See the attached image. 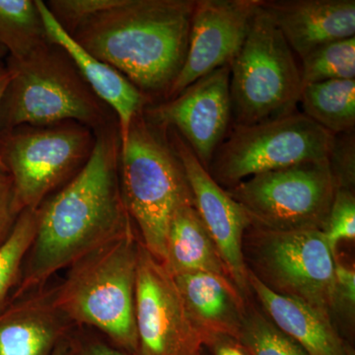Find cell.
<instances>
[{"mask_svg":"<svg viewBox=\"0 0 355 355\" xmlns=\"http://www.w3.org/2000/svg\"><path fill=\"white\" fill-rule=\"evenodd\" d=\"M58 355H132L113 345L99 331L74 326L60 345Z\"/></svg>","mask_w":355,"mask_h":355,"instance_id":"obj_28","label":"cell"},{"mask_svg":"<svg viewBox=\"0 0 355 355\" xmlns=\"http://www.w3.org/2000/svg\"><path fill=\"white\" fill-rule=\"evenodd\" d=\"M205 347L211 355H249L235 338L228 336H210L205 340Z\"/></svg>","mask_w":355,"mask_h":355,"instance_id":"obj_32","label":"cell"},{"mask_svg":"<svg viewBox=\"0 0 355 355\" xmlns=\"http://www.w3.org/2000/svg\"><path fill=\"white\" fill-rule=\"evenodd\" d=\"M195 4L196 0H120L71 37L120 71L151 104L157 98L165 101L186 60Z\"/></svg>","mask_w":355,"mask_h":355,"instance_id":"obj_2","label":"cell"},{"mask_svg":"<svg viewBox=\"0 0 355 355\" xmlns=\"http://www.w3.org/2000/svg\"><path fill=\"white\" fill-rule=\"evenodd\" d=\"M36 228L37 209L23 210L8 239L0 246V306L17 286L23 261Z\"/></svg>","mask_w":355,"mask_h":355,"instance_id":"obj_25","label":"cell"},{"mask_svg":"<svg viewBox=\"0 0 355 355\" xmlns=\"http://www.w3.org/2000/svg\"><path fill=\"white\" fill-rule=\"evenodd\" d=\"M243 256L248 270L268 289L306 303L333 320L336 258L322 231L250 226L243 239Z\"/></svg>","mask_w":355,"mask_h":355,"instance_id":"obj_8","label":"cell"},{"mask_svg":"<svg viewBox=\"0 0 355 355\" xmlns=\"http://www.w3.org/2000/svg\"><path fill=\"white\" fill-rule=\"evenodd\" d=\"M167 132L188 178L196 209L216 244L231 282L248 300L252 292L243 256V239L251 221L241 205L210 176L183 137L171 128Z\"/></svg>","mask_w":355,"mask_h":355,"instance_id":"obj_13","label":"cell"},{"mask_svg":"<svg viewBox=\"0 0 355 355\" xmlns=\"http://www.w3.org/2000/svg\"><path fill=\"white\" fill-rule=\"evenodd\" d=\"M230 64L202 76L176 97L148 104L144 116L176 130L207 170L231 123Z\"/></svg>","mask_w":355,"mask_h":355,"instance_id":"obj_12","label":"cell"},{"mask_svg":"<svg viewBox=\"0 0 355 355\" xmlns=\"http://www.w3.org/2000/svg\"><path fill=\"white\" fill-rule=\"evenodd\" d=\"M6 64L9 81L0 100V132L67 121L96 132L118 123L58 44L50 41L21 60L8 57Z\"/></svg>","mask_w":355,"mask_h":355,"instance_id":"obj_4","label":"cell"},{"mask_svg":"<svg viewBox=\"0 0 355 355\" xmlns=\"http://www.w3.org/2000/svg\"><path fill=\"white\" fill-rule=\"evenodd\" d=\"M259 6L260 0H196L186 60L166 100L231 64L246 39Z\"/></svg>","mask_w":355,"mask_h":355,"instance_id":"obj_14","label":"cell"},{"mask_svg":"<svg viewBox=\"0 0 355 355\" xmlns=\"http://www.w3.org/2000/svg\"><path fill=\"white\" fill-rule=\"evenodd\" d=\"M202 355H207V354H205V349H203Z\"/></svg>","mask_w":355,"mask_h":355,"instance_id":"obj_36","label":"cell"},{"mask_svg":"<svg viewBox=\"0 0 355 355\" xmlns=\"http://www.w3.org/2000/svg\"><path fill=\"white\" fill-rule=\"evenodd\" d=\"M301 62L303 86L335 79H355V37L324 44Z\"/></svg>","mask_w":355,"mask_h":355,"instance_id":"obj_24","label":"cell"},{"mask_svg":"<svg viewBox=\"0 0 355 355\" xmlns=\"http://www.w3.org/2000/svg\"><path fill=\"white\" fill-rule=\"evenodd\" d=\"M58 349H60V347H58V349L55 350V354H53V355H58Z\"/></svg>","mask_w":355,"mask_h":355,"instance_id":"obj_35","label":"cell"},{"mask_svg":"<svg viewBox=\"0 0 355 355\" xmlns=\"http://www.w3.org/2000/svg\"><path fill=\"white\" fill-rule=\"evenodd\" d=\"M302 87L293 51L259 6L246 39L230 64L232 128L296 113Z\"/></svg>","mask_w":355,"mask_h":355,"instance_id":"obj_6","label":"cell"},{"mask_svg":"<svg viewBox=\"0 0 355 355\" xmlns=\"http://www.w3.org/2000/svg\"><path fill=\"white\" fill-rule=\"evenodd\" d=\"M250 289L263 312L308 355H355L354 345L321 311L268 289L249 272Z\"/></svg>","mask_w":355,"mask_h":355,"instance_id":"obj_18","label":"cell"},{"mask_svg":"<svg viewBox=\"0 0 355 355\" xmlns=\"http://www.w3.org/2000/svg\"><path fill=\"white\" fill-rule=\"evenodd\" d=\"M9 81V73L7 71L3 72V73L0 74V100H1L2 95H3L4 91H6V88L7 84H8Z\"/></svg>","mask_w":355,"mask_h":355,"instance_id":"obj_33","label":"cell"},{"mask_svg":"<svg viewBox=\"0 0 355 355\" xmlns=\"http://www.w3.org/2000/svg\"><path fill=\"white\" fill-rule=\"evenodd\" d=\"M36 1L48 39L51 43L62 46L69 53L93 92L113 110L118 119L121 144H123L132 119L144 111L147 105L151 104L150 100L120 71L84 50L76 40L58 25L44 1Z\"/></svg>","mask_w":355,"mask_h":355,"instance_id":"obj_17","label":"cell"},{"mask_svg":"<svg viewBox=\"0 0 355 355\" xmlns=\"http://www.w3.org/2000/svg\"><path fill=\"white\" fill-rule=\"evenodd\" d=\"M304 114L333 135L352 132L355 125V79L306 84L300 101Z\"/></svg>","mask_w":355,"mask_h":355,"instance_id":"obj_21","label":"cell"},{"mask_svg":"<svg viewBox=\"0 0 355 355\" xmlns=\"http://www.w3.org/2000/svg\"><path fill=\"white\" fill-rule=\"evenodd\" d=\"M95 135L83 170L37 209L36 233L9 297L44 286L55 273L135 227L121 195L119 123Z\"/></svg>","mask_w":355,"mask_h":355,"instance_id":"obj_1","label":"cell"},{"mask_svg":"<svg viewBox=\"0 0 355 355\" xmlns=\"http://www.w3.org/2000/svg\"><path fill=\"white\" fill-rule=\"evenodd\" d=\"M36 0H0V46L21 60L48 44Z\"/></svg>","mask_w":355,"mask_h":355,"instance_id":"obj_22","label":"cell"},{"mask_svg":"<svg viewBox=\"0 0 355 355\" xmlns=\"http://www.w3.org/2000/svg\"><path fill=\"white\" fill-rule=\"evenodd\" d=\"M225 191L253 227L323 231L336 184L329 160L307 161L248 178Z\"/></svg>","mask_w":355,"mask_h":355,"instance_id":"obj_10","label":"cell"},{"mask_svg":"<svg viewBox=\"0 0 355 355\" xmlns=\"http://www.w3.org/2000/svg\"><path fill=\"white\" fill-rule=\"evenodd\" d=\"M331 254L336 258L338 243L355 239V196L352 190L338 189L326 225L322 231Z\"/></svg>","mask_w":355,"mask_h":355,"instance_id":"obj_26","label":"cell"},{"mask_svg":"<svg viewBox=\"0 0 355 355\" xmlns=\"http://www.w3.org/2000/svg\"><path fill=\"white\" fill-rule=\"evenodd\" d=\"M96 142L77 121L22 125L0 132V162L12 179L13 209H37L83 170Z\"/></svg>","mask_w":355,"mask_h":355,"instance_id":"obj_7","label":"cell"},{"mask_svg":"<svg viewBox=\"0 0 355 355\" xmlns=\"http://www.w3.org/2000/svg\"><path fill=\"white\" fill-rule=\"evenodd\" d=\"M120 183L140 241L163 263L173 214L195 202L167 130L151 123L144 111L132 119L127 139L121 144Z\"/></svg>","mask_w":355,"mask_h":355,"instance_id":"obj_5","label":"cell"},{"mask_svg":"<svg viewBox=\"0 0 355 355\" xmlns=\"http://www.w3.org/2000/svg\"><path fill=\"white\" fill-rule=\"evenodd\" d=\"M119 2L120 0H51L44 3L58 25L72 36L84 23Z\"/></svg>","mask_w":355,"mask_h":355,"instance_id":"obj_27","label":"cell"},{"mask_svg":"<svg viewBox=\"0 0 355 355\" xmlns=\"http://www.w3.org/2000/svg\"><path fill=\"white\" fill-rule=\"evenodd\" d=\"M335 284H334L333 321L340 317L347 322L350 335L354 330L355 315V272L335 259Z\"/></svg>","mask_w":355,"mask_h":355,"instance_id":"obj_29","label":"cell"},{"mask_svg":"<svg viewBox=\"0 0 355 355\" xmlns=\"http://www.w3.org/2000/svg\"><path fill=\"white\" fill-rule=\"evenodd\" d=\"M7 51L2 46H0V74L3 73L6 70V62H3V55Z\"/></svg>","mask_w":355,"mask_h":355,"instance_id":"obj_34","label":"cell"},{"mask_svg":"<svg viewBox=\"0 0 355 355\" xmlns=\"http://www.w3.org/2000/svg\"><path fill=\"white\" fill-rule=\"evenodd\" d=\"M18 216L13 209L12 179L0 162V246L8 239Z\"/></svg>","mask_w":355,"mask_h":355,"instance_id":"obj_31","label":"cell"},{"mask_svg":"<svg viewBox=\"0 0 355 355\" xmlns=\"http://www.w3.org/2000/svg\"><path fill=\"white\" fill-rule=\"evenodd\" d=\"M135 314V355H202L205 342L187 312L174 277L141 241Z\"/></svg>","mask_w":355,"mask_h":355,"instance_id":"obj_11","label":"cell"},{"mask_svg":"<svg viewBox=\"0 0 355 355\" xmlns=\"http://www.w3.org/2000/svg\"><path fill=\"white\" fill-rule=\"evenodd\" d=\"M236 340L249 355H308L265 312L249 302Z\"/></svg>","mask_w":355,"mask_h":355,"instance_id":"obj_23","label":"cell"},{"mask_svg":"<svg viewBox=\"0 0 355 355\" xmlns=\"http://www.w3.org/2000/svg\"><path fill=\"white\" fill-rule=\"evenodd\" d=\"M174 279L203 342L216 335L237 338L248 300L230 279L214 273L191 272L177 275Z\"/></svg>","mask_w":355,"mask_h":355,"instance_id":"obj_19","label":"cell"},{"mask_svg":"<svg viewBox=\"0 0 355 355\" xmlns=\"http://www.w3.org/2000/svg\"><path fill=\"white\" fill-rule=\"evenodd\" d=\"M232 128L207 168L214 181L227 189L261 173L329 160L335 140V135L300 113Z\"/></svg>","mask_w":355,"mask_h":355,"instance_id":"obj_9","label":"cell"},{"mask_svg":"<svg viewBox=\"0 0 355 355\" xmlns=\"http://www.w3.org/2000/svg\"><path fill=\"white\" fill-rule=\"evenodd\" d=\"M74 326L57 304L55 284L8 297L0 306V355H53Z\"/></svg>","mask_w":355,"mask_h":355,"instance_id":"obj_15","label":"cell"},{"mask_svg":"<svg viewBox=\"0 0 355 355\" xmlns=\"http://www.w3.org/2000/svg\"><path fill=\"white\" fill-rule=\"evenodd\" d=\"M260 7L301 60L355 35L354 0H261Z\"/></svg>","mask_w":355,"mask_h":355,"instance_id":"obj_16","label":"cell"},{"mask_svg":"<svg viewBox=\"0 0 355 355\" xmlns=\"http://www.w3.org/2000/svg\"><path fill=\"white\" fill-rule=\"evenodd\" d=\"M139 241L133 227L76 261L55 284L57 304L72 324L99 331L132 355Z\"/></svg>","mask_w":355,"mask_h":355,"instance_id":"obj_3","label":"cell"},{"mask_svg":"<svg viewBox=\"0 0 355 355\" xmlns=\"http://www.w3.org/2000/svg\"><path fill=\"white\" fill-rule=\"evenodd\" d=\"M162 263L173 277L207 272L230 279L195 205H184L173 214Z\"/></svg>","mask_w":355,"mask_h":355,"instance_id":"obj_20","label":"cell"},{"mask_svg":"<svg viewBox=\"0 0 355 355\" xmlns=\"http://www.w3.org/2000/svg\"><path fill=\"white\" fill-rule=\"evenodd\" d=\"M354 132L335 135L329 165L335 179L336 190L354 189L355 153Z\"/></svg>","mask_w":355,"mask_h":355,"instance_id":"obj_30","label":"cell"}]
</instances>
